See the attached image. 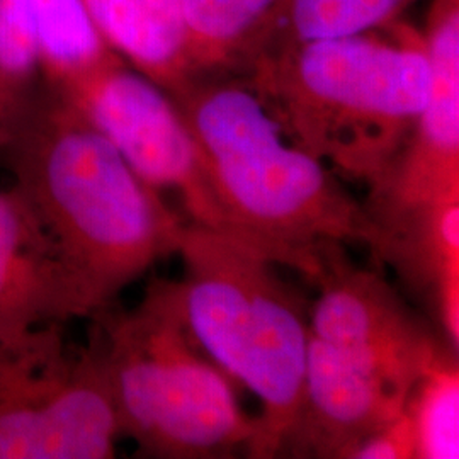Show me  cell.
I'll return each instance as SVG.
<instances>
[{
    "label": "cell",
    "instance_id": "cell-5",
    "mask_svg": "<svg viewBox=\"0 0 459 459\" xmlns=\"http://www.w3.org/2000/svg\"><path fill=\"white\" fill-rule=\"evenodd\" d=\"M121 427L153 458H225L250 453L257 419L191 335L176 281L155 279L126 312L92 316Z\"/></svg>",
    "mask_w": 459,
    "mask_h": 459
},
{
    "label": "cell",
    "instance_id": "cell-13",
    "mask_svg": "<svg viewBox=\"0 0 459 459\" xmlns=\"http://www.w3.org/2000/svg\"><path fill=\"white\" fill-rule=\"evenodd\" d=\"M290 0H181L195 81L246 70L282 28Z\"/></svg>",
    "mask_w": 459,
    "mask_h": 459
},
{
    "label": "cell",
    "instance_id": "cell-3",
    "mask_svg": "<svg viewBox=\"0 0 459 459\" xmlns=\"http://www.w3.org/2000/svg\"><path fill=\"white\" fill-rule=\"evenodd\" d=\"M244 72L293 143L369 191L392 170L430 87L422 31L402 21L342 38H278Z\"/></svg>",
    "mask_w": 459,
    "mask_h": 459
},
{
    "label": "cell",
    "instance_id": "cell-15",
    "mask_svg": "<svg viewBox=\"0 0 459 459\" xmlns=\"http://www.w3.org/2000/svg\"><path fill=\"white\" fill-rule=\"evenodd\" d=\"M405 411L411 419L417 459L459 456V371L453 356H444L411 388Z\"/></svg>",
    "mask_w": 459,
    "mask_h": 459
},
{
    "label": "cell",
    "instance_id": "cell-10",
    "mask_svg": "<svg viewBox=\"0 0 459 459\" xmlns=\"http://www.w3.org/2000/svg\"><path fill=\"white\" fill-rule=\"evenodd\" d=\"M409 394L310 333L303 400L284 453L349 459L405 411Z\"/></svg>",
    "mask_w": 459,
    "mask_h": 459
},
{
    "label": "cell",
    "instance_id": "cell-8",
    "mask_svg": "<svg viewBox=\"0 0 459 459\" xmlns=\"http://www.w3.org/2000/svg\"><path fill=\"white\" fill-rule=\"evenodd\" d=\"M342 248L320 247L307 278L318 288L308 315L310 333L411 394L446 356L443 347L385 279L354 265Z\"/></svg>",
    "mask_w": 459,
    "mask_h": 459
},
{
    "label": "cell",
    "instance_id": "cell-7",
    "mask_svg": "<svg viewBox=\"0 0 459 459\" xmlns=\"http://www.w3.org/2000/svg\"><path fill=\"white\" fill-rule=\"evenodd\" d=\"M48 89L72 104L148 186L179 195L193 223L223 231L195 138L160 85L116 56Z\"/></svg>",
    "mask_w": 459,
    "mask_h": 459
},
{
    "label": "cell",
    "instance_id": "cell-11",
    "mask_svg": "<svg viewBox=\"0 0 459 459\" xmlns=\"http://www.w3.org/2000/svg\"><path fill=\"white\" fill-rule=\"evenodd\" d=\"M74 320L48 238L13 186L0 187V341Z\"/></svg>",
    "mask_w": 459,
    "mask_h": 459
},
{
    "label": "cell",
    "instance_id": "cell-6",
    "mask_svg": "<svg viewBox=\"0 0 459 459\" xmlns=\"http://www.w3.org/2000/svg\"><path fill=\"white\" fill-rule=\"evenodd\" d=\"M119 437L94 330L81 349L62 325L0 341V459L115 458Z\"/></svg>",
    "mask_w": 459,
    "mask_h": 459
},
{
    "label": "cell",
    "instance_id": "cell-17",
    "mask_svg": "<svg viewBox=\"0 0 459 459\" xmlns=\"http://www.w3.org/2000/svg\"><path fill=\"white\" fill-rule=\"evenodd\" d=\"M0 74L24 92L43 83L26 0H0Z\"/></svg>",
    "mask_w": 459,
    "mask_h": 459
},
{
    "label": "cell",
    "instance_id": "cell-2",
    "mask_svg": "<svg viewBox=\"0 0 459 459\" xmlns=\"http://www.w3.org/2000/svg\"><path fill=\"white\" fill-rule=\"evenodd\" d=\"M195 138L223 231L307 276L327 244L377 252V230L339 176L293 143L246 81L206 77L172 96Z\"/></svg>",
    "mask_w": 459,
    "mask_h": 459
},
{
    "label": "cell",
    "instance_id": "cell-9",
    "mask_svg": "<svg viewBox=\"0 0 459 459\" xmlns=\"http://www.w3.org/2000/svg\"><path fill=\"white\" fill-rule=\"evenodd\" d=\"M422 36L429 96L392 170L369 191L373 223L459 195V0H430Z\"/></svg>",
    "mask_w": 459,
    "mask_h": 459
},
{
    "label": "cell",
    "instance_id": "cell-19",
    "mask_svg": "<svg viewBox=\"0 0 459 459\" xmlns=\"http://www.w3.org/2000/svg\"><path fill=\"white\" fill-rule=\"evenodd\" d=\"M34 92H24L0 74V152L11 143Z\"/></svg>",
    "mask_w": 459,
    "mask_h": 459
},
{
    "label": "cell",
    "instance_id": "cell-12",
    "mask_svg": "<svg viewBox=\"0 0 459 459\" xmlns=\"http://www.w3.org/2000/svg\"><path fill=\"white\" fill-rule=\"evenodd\" d=\"M83 5L106 47L170 96L195 82L181 0H83Z\"/></svg>",
    "mask_w": 459,
    "mask_h": 459
},
{
    "label": "cell",
    "instance_id": "cell-16",
    "mask_svg": "<svg viewBox=\"0 0 459 459\" xmlns=\"http://www.w3.org/2000/svg\"><path fill=\"white\" fill-rule=\"evenodd\" d=\"M417 0H290L279 38L313 41L369 33L402 21Z\"/></svg>",
    "mask_w": 459,
    "mask_h": 459
},
{
    "label": "cell",
    "instance_id": "cell-1",
    "mask_svg": "<svg viewBox=\"0 0 459 459\" xmlns=\"http://www.w3.org/2000/svg\"><path fill=\"white\" fill-rule=\"evenodd\" d=\"M4 152L11 186L48 238L74 318L109 308L155 264L176 255L184 221L47 85Z\"/></svg>",
    "mask_w": 459,
    "mask_h": 459
},
{
    "label": "cell",
    "instance_id": "cell-4",
    "mask_svg": "<svg viewBox=\"0 0 459 459\" xmlns=\"http://www.w3.org/2000/svg\"><path fill=\"white\" fill-rule=\"evenodd\" d=\"M182 316L206 356L261 403L252 458L284 453L303 400L310 320L278 264L242 238L184 223Z\"/></svg>",
    "mask_w": 459,
    "mask_h": 459
},
{
    "label": "cell",
    "instance_id": "cell-18",
    "mask_svg": "<svg viewBox=\"0 0 459 459\" xmlns=\"http://www.w3.org/2000/svg\"><path fill=\"white\" fill-rule=\"evenodd\" d=\"M417 458L415 434L407 411H403L392 424L383 427L358 444L349 459Z\"/></svg>",
    "mask_w": 459,
    "mask_h": 459
},
{
    "label": "cell",
    "instance_id": "cell-14",
    "mask_svg": "<svg viewBox=\"0 0 459 459\" xmlns=\"http://www.w3.org/2000/svg\"><path fill=\"white\" fill-rule=\"evenodd\" d=\"M41 79L56 87L116 58L94 28L83 0H26Z\"/></svg>",
    "mask_w": 459,
    "mask_h": 459
}]
</instances>
